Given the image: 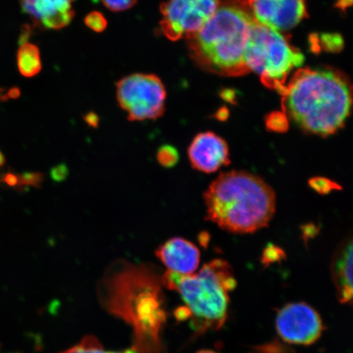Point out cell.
<instances>
[{
  "mask_svg": "<svg viewBox=\"0 0 353 353\" xmlns=\"http://www.w3.org/2000/svg\"><path fill=\"white\" fill-rule=\"evenodd\" d=\"M281 97L286 117L307 134L321 137L342 130L352 107L350 79L326 66L298 70Z\"/></svg>",
  "mask_w": 353,
  "mask_h": 353,
  "instance_id": "cell-1",
  "label": "cell"
},
{
  "mask_svg": "<svg viewBox=\"0 0 353 353\" xmlns=\"http://www.w3.org/2000/svg\"><path fill=\"white\" fill-rule=\"evenodd\" d=\"M160 281L151 268L125 263L103 282L105 308L132 325V347L139 353H162L160 334L166 312Z\"/></svg>",
  "mask_w": 353,
  "mask_h": 353,
  "instance_id": "cell-2",
  "label": "cell"
},
{
  "mask_svg": "<svg viewBox=\"0 0 353 353\" xmlns=\"http://www.w3.org/2000/svg\"><path fill=\"white\" fill-rule=\"evenodd\" d=\"M254 23L247 0H221L213 16L186 38L190 56L206 72L244 76L250 73L245 54Z\"/></svg>",
  "mask_w": 353,
  "mask_h": 353,
  "instance_id": "cell-3",
  "label": "cell"
},
{
  "mask_svg": "<svg viewBox=\"0 0 353 353\" xmlns=\"http://www.w3.org/2000/svg\"><path fill=\"white\" fill-rule=\"evenodd\" d=\"M204 201L207 219L232 233H253L267 227L276 210L272 188L245 171L220 174L207 189Z\"/></svg>",
  "mask_w": 353,
  "mask_h": 353,
  "instance_id": "cell-4",
  "label": "cell"
},
{
  "mask_svg": "<svg viewBox=\"0 0 353 353\" xmlns=\"http://www.w3.org/2000/svg\"><path fill=\"white\" fill-rule=\"evenodd\" d=\"M161 281L166 288L178 292L186 304V312L179 314L181 319L192 317L199 331L222 327L228 314L229 294L236 286L230 264L215 259L196 274L187 276L168 271Z\"/></svg>",
  "mask_w": 353,
  "mask_h": 353,
  "instance_id": "cell-5",
  "label": "cell"
},
{
  "mask_svg": "<svg viewBox=\"0 0 353 353\" xmlns=\"http://www.w3.org/2000/svg\"><path fill=\"white\" fill-rule=\"evenodd\" d=\"M303 61V52L291 46L284 34L255 21L246 50L245 64L250 72L259 74L263 85L281 94L288 74Z\"/></svg>",
  "mask_w": 353,
  "mask_h": 353,
  "instance_id": "cell-6",
  "label": "cell"
},
{
  "mask_svg": "<svg viewBox=\"0 0 353 353\" xmlns=\"http://www.w3.org/2000/svg\"><path fill=\"white\" fill-rule=\"evenodd\" d=\"M117 101L130 121H156L165 112L166 90L156 74H130L117 83Z\"/></svg>",
  "mask_w": 353,
  "mask_h": 353,
  "instance_id": "cell-7",
  "label": "cell"
},
{
  "mask_svg": "<svg viewBox=\"0 0 353 353\" xmlns=\"http://www.w3.org/2000/svg\"><path fill=\"white\" fill-rule=\"evenodd\" d=\"M221 0H167L161 6L163 34L170 41L187 38L208 21Z\"/></svg>",
  "mask_w": 353,
  "mask_h": 353,
  "instance_id": "cell-8",
  "label": "cell"
},
{
  "mask_svg": "<svg viewBox=\"0 0 353 353\" xmlns=\"http://www.w3.org/2000/svg\"><path fill=\"white\" fill-rule=\"evenodd\" d=\"M276 330L284 342L307 346L319 341L324 325L315 308L306 303H291L277 313Z\"/></svg>",
  "mask_w": 353,
  "mask_h": 353,
  "instance_id": "cell-9",
  "label": "cell"
},
{
  "mask_svg": "<svg viewBox=\"0 0 353 353\" xmlns=\"http://www.w3.org/2000/svg\"><path fill=\"white\" fill-rule=\"evenodd\" d=\"M256 22L287 32L307 17L305 0H247Z\"/></svg>",
  "mask_w": 353,
  "mask_h": 353,
  "instance_id": "cell-10",
  "label": "cell"
},
{
  "mask_svg": "<svg viewBox=\"0 0 353 353\" xmlns=\"http://www.w3.org/2000/svg\"><path fill=\"white\" fill-rule=\"evenodd\" d=\"M188 157L194 169L211 174L230 164L226 141L214 132H201L188 148Z\"/></svg>",
  "mask_w": 353,
  "mask_h": 353,
  "instance_id": "cell-11",
  "label": "cell"
},
{
  "mask_svg": "<svg viewBox=\"0 0 353 353\" xmlns=\"http://www.w3.org/2000/svg\"><path fill=\"white\" fill-rule=\"evenodd\" d=\"M76 0H20L22 11L46 29L59 30L68 26L76 12Z\"/></svg>",
  "mask_w": 353,
  "mask_h": 353,
  "instance_id": "cell-12",
  "label": "cell"
},
{
  "mask_svg": "<svg viewBox=\"0 0 353 353\" xmlns=\"http://www.w3.org/2000/svg\"><path fill=\"white\" fill-rule=\"evenodd\" d=\"M157 257L169 271L180 275H191L197 270L201 254L192 242L174 237L167 241L157 250Z\"/></svg>",
  "mask_w": 353,
  "mask_h": 353,
  "instance_id": "cell-13",
  "label": "cell"
},
{
  "mask_svg": "<svg viewBox=\"0 0 353 353\" xmlns=\"http://www.w3.org/2000/svg\"><path fill=\"white\" fill-rule=\"evenodd\" d=\"M352 240L343 241L335 251L331 262V276L336 290L337 297L341 303H352Z\"/></svg>",
  "mask_w": 353,
  "mask_h": 353,
  "instance_id": "cell-14",
  "label": "cell"
},
{
  "mask_svg": "<svg viewBox=\"0 0 353 353\" xmlns=\"http://www.w3.org/2000/svg\"><path fill=\"white\" fill-rule=\"evenodd\" d=\"M17 66L25 77H33L41 72L42 63L38 47L30 43L21 44L17 52Z\"/></svg>",
  "mask_w": 353,
  "mask_h": 353,
  "instance_id": "cell-15",
  "label": "cell"
},
{
  "mask_svg": "<svg viewBox=\"0 0 353 353\" xmlns=\"http://www.w3.org/2000/svg\"><path fill=\"white\" fill-rule=\"evenodd\" d=\"M61 353H139L135 347L121 352H108L104 350L98 339L91 335L83 338L81 342Z\"/></svg>",
  "mask_w": 353,
  "mask_h": 353,
  "instance_id": "cell-16",
  "label": "cell"
},
{
  "mask_svg": "<svg viewBox=\"0 0 353 353\" xmlns=\"http://www.w3.org/2000/svg\"><path fill=\"white\" fill-rule=\"evenodd\" d=\"M159 164L165 168H172L178 164L179 154L173 145H163L158 149L157 154Z\"/></svg>",
  "mask_w": 353,
  "mask_h": 353,
  "instance_id": "cell-17",
  "label": "cell"
},
{
  "mask_svg": "<svg viewBox=\"0 0 353 353\" xmlns=\"http://www.w3.org/2000/svg\"><path fill=\"white\" fill-rule=\"evenodd\" d=\"M268 129L274 132H285L288 130L289 119L283 112H272L266 119Z\"/></svg>",
  "mask_w": 353,
  "mask_h": 353,
  "instance_id": "cell-18",
  "label": "cell"
},
{
  "mask_svg": "<svg viewBox=\"0 0 353 353\" xmlns=\"http://www.w3.org/2000/svg\"><path fill=\"white\" fill-rule=\"evenodd\" d=\"M85 23L88 28L94 30L96 33L104 32L108 26V21L100 12L94 11L86 16Z\"/></svg>",
  "mask_w": 353,
  "mask_h": 353,
  "instance_id": "cell-19",
  "label": "cell"
},
{
  "mask_svg": "<svg viewBox=\"0 0 353 353\" xmlns=\"http://www.w3.org/2000/svg\"><path fill=\"white\" fill-rule=\"evenodd\" d=\"M309 185L320 194H327L333 190L341 189L337 183L325 178H313L309 180Z\"/></svg>",
  "mask_w": 353,
  "mask_h": 353,
  "instance_id": "cell-20",
  "label": "cell"
},
{
  "mask_svg": "<svg viewBox=\"0 0 353 353\" xmlns=\"http://www.w3.org/2000/svg\"><path fill=\"white\" fill-rule=\"evenodd\" d=\"M44 175L39 172L19 175V186H32L39 188L43 182Z\"/></svg>",
  "mask_w": 353,
  "mask_h": 353,
  "instance_id": "cell-21",
  "label": "cell"
},
{
  "mask_svg": "<svg viewBox=\"0 0 353 353\" xmlns=\"http://www.w3.org/2000/svg\"><path fill=\"white\" fill-rule=\"evenodd\" d=\"M101 2L110 11L123 12L130 10L138 0H101Z\"/></svg>",
  "mask_w": 353,
  "mask_h": 353,
  "instance_id": "cell-22",
  "label": "cell"
},
{
  "mask_svg": "<svg viewBox=\"0 0 353 353\" xmlns=\"http://www.w3.org/2000/svg\"><path fill=\"white\" fill-rule=\"evenodd\" d=\"M69 175V169L65 164L57 165L50 171V176L54 182H63Z\"/></svg>",
  "mask_w": 353,
  "mask_h": 353,
  "instance_id": "cell-23",
  "label": "cell"
},
{
  "mask_svg": "<svg viewBox=\"0 0 353 353\" xmlns=\"http://www.w3.org/2000/svg\"><path fill=\"white\" fill-rule=\"evenodd\" d=\"M85 121L88 126L97 129L99 125V117L98 114H95L94 112H90L88 113L85 117Z\"/></svg>",
  "mask_w": 353,
  "mask_h": 353,
  "instance_id": "cell-24",
  "label": "cell"
},
{
  "mask_svg": "<svg viewBox=\"0 0 353 353\" xmlns=\"http://www.w3.org/2000/svg\"><path fill=\"white\" fill-rule=\"evenodd\" d=\"M3 182L10 187L19 186V176L12 173H8L4 176Z\"/></svg>",
  "mask_w": 353,
  "mask_h": 353,
  "instance_id": "cell-25",
  "label": "cell"
},
{
  "mask_svg": "<svg viewBox=\"0 0 353 353\" xmlns=\"http://www.w3.org/2000/svg\"><path fill=\"white\" fill-rule=\"evenodd\" d=\"M20 96V90L19 88H12L11 90L8 92V98L10 99H17Z\"/></svg>",
  "mask_w": 353,
  "mask_h": 353,
  "instance_id": "cell-26",
  "label": "cell"
},
{
  "mask_svg": "<svg viewBox=\"0 0 353 353\" xmlns=\"http://www.w3.org/2000/svg\"><path fill=\"white\" fill-rule=\"evenodd\" d=\"M4 163H6V158H4L3 153L0 152V167L3 166Z\"/></svg>",
  "mask_w": 353,
  "mask_h": 353,
  "instance_id": "cell-27",
  "label": "cell"
},
{
  "mask_svg": "<svg viewBox=\"0 0 353 353\" xmlns=\"http://www.w3.org/2000/svg\"><path fill=\"white\" fill-rule=\"evenodd\" d=\"M3 91L2 88H0V100H4L7 98V96L2 97Z\"/></svg>",
  "mask_w": 353,
  "mask_h": 353,
  "instance_id": "cell-28",
  "label": "cell"
},
{
  "mask_svg": "<svg viewBox=\"0 0 353 353\" xmlns=\"http://www.w3.org/2000/svg\"><path fill=\"white\" fill-rule=\"evenodd\" d=\"M197 353H218L212 350H202L200 352H198Z\"/></svg>",
  "mask_w": 353,
  "mask_h": 353,
  "instance_id": "cell-29",
  "label": "cell"
}]
</instances>
